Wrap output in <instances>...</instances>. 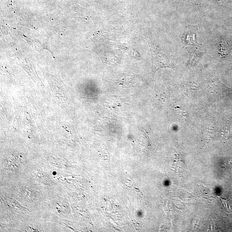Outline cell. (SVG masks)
I'll return each mask as SVG.
<instances>
[{
  "instance_id": "1",
  "label": "cell",
  "mask_w": 232,
  "mask_h": 232,
  "mask_svg": "<svg viewBox=\"0 0 232 232\" xmlns=\"http://www.w3.org/2000/svg\"><path fill=\"white\" fill-rule=\"evenodd\" d=\"M152 57V69L154 74L162 68H172V62L162 49L150 41L149 42Z\"/></svg>"
},
{
  "instance_id": "2",
  "label": "cell",
  "mask_w": 232,
  "mask_h": 232,
  "mask_svg": "<svg viewBox=\"0 0 232 232\" xmlns=\"http://www.w3.org/2000/svg\"><path fill=\"white\" fill-rule=\"evenodd\" d=\"M198 27L197 25H189L186 27V30L182 36L181 42L185 47L188 46H199L202 44L197 41V34Z\"/></svg>"
},
{
  "instance_id": "3",
  "label": "cell",
  "mask_w": 232,
  "mask_h": 232,
  "mask_svg": "<svg viewBox=\"0 0 232 232\" xmlns=\"http://www.w3.org/2000/svg\"><path fill=\"white\" fill-rule=\"evenodd\" d=\"M221 43V45L220 55L221 56L222 55H224L226 54L228 51L229 48L228 46L226 47L228 45V44L224 41H222Z\"/></svg>"
}]
</instances>
